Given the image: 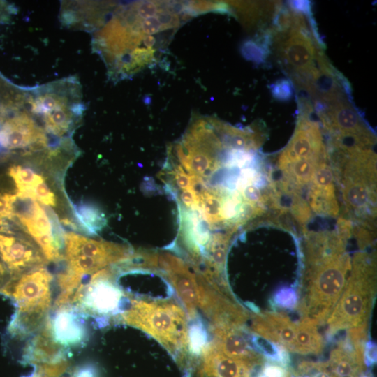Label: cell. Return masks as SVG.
Wrapping results in <instances>:
<instances>
[{
	"label": "cell",
	"mask_w": 377,
	"mask_h": 377,
	"mask_svg": "<svg viewBox=\"0 0 377 377\" xmlns=\"http://www.w3.org/2000/svg\"><path fill=\"white\" fill-rule=\"evenodd\" d=\"M64 249L66 267L83 277L110 265L123 263L133 255L126 246L73 232L65 233Z\"/></svg>",
	"instance_id": "cell-8"
},
{
	"label": "cell",
	"mask_w": 377,
	"mask_h": 377,
	"mask_svg": "<svg viewBox=\"0 0 377 377\" xmlns=\"http://www.w3.org/2000/svg\"><path fill=\"white\" fill-rule=\"evenodd\" d=\"M45 119L47 131L57 136L68 132L72 123L70 109L64 101L46 112Z\"/></svg>",
	"instance_id": "cell-18"
},
{
	"label": "cell",
	"mask_w": 377,
	"mask_h": 377,
	"mask_svg": "<svg viewBox=\"0 0 377 377\" xmlns=\"http://www.w3.org/2000/svg\"><path fill=\"white\" fill-rule=\"evenodd\" d=\"M271 89L274 97L279 100H288L293 94L290 82L286 80L274 83Z\"/></svg>",
	"instance_id": "cell-24"
},
{
	"label": "cell",
	"mask_w": 377,
	"mask_h": 377,
	"mask_svg": "<svg viewBox=\"0 0 377 377\" xmlns=\"http://www.w3.org/2000/svg\"><path fill=\"white\" fill-rule=\"evenodd\" d=\"M68 353L54 342L45 321L40 330L26 344L22 362L33 365L56 363L66 360Z\"/></svg>",
	"instance_id": "cell-14"
},
{
	"label": "cell",
	"mask_w": 377,
	"mask_h": 377,
	"mask_svg": "<svg viewBox=\"0 0 377 377\" xmlns=\"http://www.w3.org/2000/svg\"><path fill=\"white\" fill-rule=\"evenodd\" d=\"M46 138L34 121L22 114L6 121L0 128V146L4 149H23L31 145L44 146Z\"/></svg>",
	"instance_id": "cell-13"
},
{
	"label": "cell",
	"mask_w": 377,
	"mask_h": 377,
	"mask_svg": "<svg viewBox=\"0 0 377 377\" xmlns=\"http://www.w3.org/2000/svg\"><path fill=\"white\" fill-rule=\"evenodd\" d=\"M293 10L287 27L277 29L281 32L276 38L278 51L286 66L293 72L297 83L306 88L318 73L314 61L320 51L315 47L314 41L319 40L311 35L303 13Z\"/></svg>",
	"instance_id": "cell-6"
},
{
	"label": "cell",
	"mask_w": 377,
	"mask_h": 377,
	"mask_svg": "<svg viewBox=\"0 0 377 377\" xmlns=\"http://www.w3.org/2000/svg\"><path fill=\"white\" fill-rule=\"evenodd\" d=\"M199 209L207 222L211 225L222 223L221 216L223 197L222 193L214 190L203 188L199 193Z\"/></svg>",
	"instance_id": "cell-17"
},
{
	"label": "cell",
	"mask_w": 377,
	"mask_h": 377,
	"mask_svg": "<svg viewBox=\"0 0 377 377\" xmlns=\"http://www.w3.org/2000/svg\"><path fill=\"white\" fill-rule=\"evenodd\" d=\"M33 198L38 200L45 205L54 206L56 205L55 195L47 184L45 178L42 179L35 186Z\"/></svg>",
	"instance_id": "cell-20"
},
{
	"label": "cell",
	"mask_w": 377,
	"mask_h": 377,
	"mask_svg": "<svg viewBox=\"0 0 377 377\" xmlns=\"http://www.w3.org/2000/svg\"><path fill=\"white\" fill-rule=\"evenodd\" d=\"M126 293L117 284L112 268H103L92 274L75 292L71 304L84 318L96 319L98 324L118 318L124 311Z\"/></svg>",
	"instance_id": "cell-7"
},
{
	"label": "cell",
	"mask_w": 377,
	"mask_h": 377,
	"mask_svg": "<svg viewBox=\"0 0 377 377\" xmlns=\"http://www.w3.org/2000/svg\"><path fill=\"white\" fill-rule=\"evenodd\" d=\"M258 364L230 357L212 342L201 353L199 377H253Z\"/></svg>",
	"instance_id": "cell-12"
},
{
	"label": "cell",
	"mask_w": 377,
	"mask_h": 377,
	"mask_svg": "<svg viewBox=\"0 0 377 377\" xmlns=\"http://www.w3.org/2000/svg\"><path fill=\"white\" fill-rule=\"evenodd\" d=\"M156 17L161 26L170 25L172 27V25H177L178 17L176 15L163 12L156 14Z\"/></svg>",
	"instance_id": "cell-28"
},
{
	"label": "cell",
	"mask_w": 377,
	"mask_h": 377,
	"mask_svg": "<svg viewBox=\"0 0 377 377\" xmlns=\"http://www.w3.org/2000/svg\"><path fill=\"white\" fill-rule=\"evenodd\" d=\"M307 269L302 311L318 323L325 320L339 300L351 269L339 236L317 237L306 248Z\"/></svg>",
	"instance_id": "cell-1"
},
{
	"label": "cell",
	"mask_w": 377,
	"mask_h": 377,
	"mask_svg": "<svg viewBox=\"0 0 377 377\" xmlns=\"http://www.w3.org/2000/svg\"><path fill=\"white\" fill-rule=\"evenodd\" d=\"M180 198L186 207L199 209L200 196L193 188L183 190Z\"/></svg>",
	"instance_id": "cell-25"
},
{
	"label": "cell",
	"mask_w": 377,
	"mask_h": 377,
	"mask_svg": "<svg viewBox=\"0 0 377 377\" xmlns=\"http://www.w3.org/2000/svg\"><path fill=\"white\" fill-rule=\"evenodd\" d=\"M374 261L364 253L354 258L346 286L327 318V330H367L376 292Z\"/></svg>",
	"instance_id": "cell-4"
},
{
	"label": "cell",
	"mask_w": 377,
	"mask_h": 377,
	"mask_svg": "<svg viewBox=\"0 0 377 377\" xmlns=\"http://www.w3.org/2000/svg\"><path fill=\"white\" fill-rule=\"evenodd\" d=\"M72 209L82 232L96 235L106 223L105 215L95 205L81 201L77 204H72Z\"/></svg>",
	"instance_id": "cell-15"
},
{
	"label": "cell",
	"mask_w": 377,
	"mask_h": 377,
	"mask_svg": "<svg viewBox=\"0 0 377 377\" xmlns=\"http://www.w3.org/2000/svg\"><path fill=\"white\" fill-rule=\"evenodd\" d=\"M157 11L156 6L151 1H145L140 3L138 9L139 15L144 19L154 17L156 15Z\"/></svg>",
	"instance_id": "cell-27"
},
{
	"label": "cell",
	"mask_w": 377,
	"mask_h": 377,
	"mask_svg": "<svg viewBox=\"0 0 377 377\" xmlns=\"http://www.w3.org/2000/svg\"><path fill=\"white\" fill-rule=\"evenodd\" d=\"M145 43L147 46H151L154 43V38L151 36H148L145 38Z\"/></svg>",
	"instance_id": "cell-29"
},
{
	"label": "cell",
	"mask_w": 377,
	"mask_h": 377,
	"mask_svg": "<svg viewBox=\"0 0 377 377\" xmlns=\"http://www.w3.org/2000/svg\"><path fill=\"white\" fill-rule=\"evenodd\" d=\"M8 174L16 185L17 189L16 195L20 198H33L35 186L44 178L29 167L22 165L12 166L9 169Z\"/></svg>",
	"instance_id": "cell-16"
},
{
	"label": "cell",
	"mask_w": 377,
	"mask_h": 377,
	"mask_svg": "<svg viewBox=\"0 0 377 377\" xmlns=\"http://www.w3.org/2000/svg\"><path fill=\"white\" fill-rule=\"evenodd\" d=\"M34 371L26 377H60L68 367V362L63 360L56 363L34 364Z\"/></svg>",
	"instance_id": "cell-19"
},
{
	"label": "cell",
	"mask_w": 377,
	"mask_h": 377,
	"mask_svg": "<svg viewBox=\"0 0 377 377\" xmlns=\"http://www.w3.org/2000/svg\"><path fill=\"white\" fill-rule=\"evenodd\" d=\"M172 175L177 187L182 190L194 188L198 181V177L190 175L181 165L175 168Z\"/></svg>",
	"instance_id": "cell-21"
},
{
	"label": "cell",
	"mask_w": 377,
	"mask_h": 377,
	"mask_svg": "<svg viewBox=\"0 0 377 377\" xmlns=\"http://www.w3.org/2000/svg\"><path fill=\"white\" fill-rule=\"evenodd\" d=\"M130 306L118 320L138 328L157 340L183 366H188L191 350L188 320L184 310L171 301L129 298Z\"/></svg>",
	"instance_id": "cell-2"
},
{
	"label": "cell",
	"mask_w": 377,
	"mask_h": 377,
	"mask_svg": "<svg viewBox=\"0 0 377 377\" xmlns=\"http://www.w3.org/2000/svg\"><path fill=\"white\" fill-rule=\"evenodd\" d=\"M15 195L0 193V221L4 219H12L13 215V202Z\"/></svg>",
	"instance_id": "cell-23"
},
{
	"label": "cell",
	"mask_w": 377,
	"mask_h": 377,
	"mask_svg": "<svg viewBox=\"0 0 377 377\" xmlns=\"http://www.w3.org/2000/svg\"><path fill=\"white\" fill-rule=\"evenodd\" d=\"M318 325L316 321L307 317L295 323L282 313L266 311L253 316L251 327L258 336L285 350L316 355L323 349Z\"/></svg>",
	"instance_id": "cell-5"
},
{
	"label": "cell",
	"mask_w": 377,
	"mask_h": 377,
	"mask_svg": "<svg viewBox=\"0 0 377 377\" xmlns=\"http://www.w3.org/2000/svg\"><path fill=\"white\" fill-rule=\"evenodd\" d=\"M84 318L72 304L52 306L45 324L54 342L68 352L88 339Z\"/></svg>",
	"instance_id": "cell-10"
},
{
	"label": "cell",
	"mask_w": 377,
	"mask_h": 377,
	"mask_svg": "<svg viewBox=\"0 0 377 377\" xmlns=\"http://www.w3.org/2000/svg\"><path fill=\"white\" fill-rule=\"evenodd\" d=\"M161 27L156 17H151L145 19L141 23V28L144 33L153 34L158 32Z\"/></svg>",
	"instance_id": "cell-26"
},
{
	"label": "cell",
	"mask_w": 377,
	"mask_h": 377,
	"mask_svg": "<svg viewBox=\"0 0 377 377\" xmlns=\"http://www.w3.org/2000/svg\"><path fill=\"white\" fill-rule=\"evenodd\" d=\"M52 275L44 267L12 278L2 293L10 297L15 312L8 325L10 337L20 340L35 334L52 309Z\"/></svg>",
	"instance_id": "cell-3"
},
{
	"label": "cell",
	"mask_w": 377,
	"mask_h": 377,
	"mask_svg": "<svg viewBox=\"0 0 377 377\" xmlns=\"http://www.w3.org/2000/svg\"><path fill=\"white\" fill-rule=\"evenodd\" d=\"M242 52L247 59L259 63L263 61L267 56V47L249 41L244 45Z\"/></svg>",
	"instance_id": "cell-22"
},
{
	"label": "cell",
	"mask_w": 377,
	"mask_h": 377,
	"mask_svg": "<svg viewBox=\"0 0 377 377\" xmlns=\"http://www.w3.org/2000/svg\"><path fill=\"white\" fill-rule=\"evenodd\" d=\"M0 258L11 279L43 267L47 261L40 248L29 239L1 233Z\"/></svg>",
	"instance_id": "cell-11"
},
{
	"label": "cell",
	"mask_w": 377,
	"mask_h": 377,
	"mask_svg": "<svg viewBox=\"0 0 377 377\" xmlns=\"http://www.w3.org/2000/svg\"><path fill=\"white\" fill-rule=\"evenodd\" d=\"M13 214L32 239L36 242L47 260L59 262L64 259V245L54 236L51 221L46 212L29 198L16 197Z\"/></svg>",
	"instance_id": "cell-9"
}]
</instances>
